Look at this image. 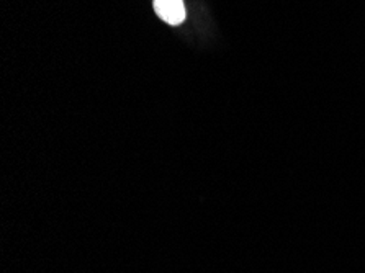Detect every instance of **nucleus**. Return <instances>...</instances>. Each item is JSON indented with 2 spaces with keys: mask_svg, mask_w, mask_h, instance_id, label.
I'll return each mask as SVG.
<instances>
[{
  "mask_svg": "<svg viewBox=\"0 0 365 273\" xmlns=\"http://www.w3.org/2000/svg\"><path fill=\"white\" fill-rule=\"evenodd\" d=\"M154 10L169 25H180L185 20L184 0H154Z\"/></svg>",
  "mask_w": 365,
  "mask_h": 273,
  "instance_id": "obj_1",
  "label": "nucleus"
}]
</instances>
